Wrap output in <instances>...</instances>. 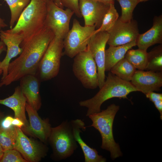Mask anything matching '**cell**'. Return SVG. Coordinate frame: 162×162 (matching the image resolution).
Returning <instances> with one entry per match:
<instances>
[{
	"mask_svg": "<svg viewBox=\"0 0 162 162\" xmlns=\"http://www.w3.org/2000/svg\"><path fill=\"white\" fill-rule=\"evenodd\" d=\"M54 37L53 32L44 26L27 40L22 42V52L9 63L8 74L1 80L0 88L19 81L26 75H36L40 60Z\"/></svg>",
	"mask_w": 162,
	"mask_h": 162,
	"instance_id": "cell-1",
	"label": "cell"
},
{
	"mask_svg": "<svg viewBox=\"0 0 162 162\" xmlns=\"http://www.w3.org/2000/svg\"><path fill=\"white\" fill-rule=\"evenodd\" d=\"M100 89L92 98L79 102L80 106L87 108L86 115L87 116L100 112L102 104L109 99L114 98L127 99L130 93L138 91L130 82L123 80L110 72Z\"/></svg>",
	"mask_w": 162,
	"mask_h": 162,
	"instance_id": "cell-2",
	"label": "cell"
},
{
	"mask_svg": "<svg viewBox=\"0 0 162 162\" xmlns=\"http://www.w3.org/2000/svg\"><path fill=\"white\" fill-rule=\"evenodd\" d=\"M47 13L46 0H31L15 25L8 30L21 33L23 37L22 42L26 41L44 26Z\"/></svg>",
	"mask_w": 162,
	"mask_h": 162,
	"instance_id": "cell-3",
	"label": "cell"
},
{
	"mask_svg": "<svg viewBox=\"0 0 162 162\" xmlns=\"http://www.w3.org/2000/svg\"><path fill=\"white\" fill-rule=\"evenodd\" d=\"M119 109L118 106L112 104L106 109L88 116L92 122L88 127H93L100 132L102 140L101 148L110 152L112 159L122 155L119 145L114 140L112 129L115 117Z\"/></svg>",
	"mask_w": 162,
	"mask_h": 162,
	"instance_id": "cell-4",
	"label": "cell"
},
{
	"mask_svg": "<svg viewBox=\"0 0 162 162\" xmlns=\"http://www.w3.org/2000/svg\"><path fill=\"white\" fill-rule=\"evenodd\" d=\"M48 142L54 159L61 160L71 156L78 146L71 121L66 120L57 126L52 127Z\"/></svg>",
	"mask_w": 162,
	"mask_h": 162,
	"instance_id": "cell-5",
	"label": "cell"
},
{
	"mask_svg": "<svg viewBox=\"0 0 162 162\" xmlns=\"http://www.w3.org/2000/svg\"><path fill=\"white\" fill-rule=\"evenodd\" d=\"M63 39L55 36L40 62L36 75L40 81L50 80L59 72L63 55Z\"/></svg>",
	"mask_w": 162,
	"mask_h": 162,
	"instance_id": "cell-6",
	"label": "cell"
},
{
	"mask_svg": "<svg viewBox=\"0 0 162 162\" xmlns=\"http://www.w3.org/2000/svg\"><path fill=\"white\" fill-rule=\"evenodd\" d=\"M95 28L94 26H82L77 19H74L72 28L63 39L64 51L63 55L73 58L86 50Z\"/></svg>",
	"mask_w": 162,
	"mask_h": 162,
	"instance_id": "cell-7",
	"label": "cell"
},
{
	"mask_svg": "<svg viewBox=\"0 0 162 162\" xmlns=\"http://www.w3.org/2000/svg\"><path fill=\"white\" fill-rule=\"evenodd\" d=\"M73 71L85 88L94 89L98 87L97 68L88 46L87 49L74 57Z\"/></svg>",
	"mask_w": 162,
	"mask_h": 162,
	"instance_id": "cell-8",
	"label": "cell"
},
{
	"mask_svg": "<svg viewBox=\"0 0 162 162\" xmlns=\"http://www.w3.org/2000/svg\"><path fill=\"white\" fill-rule=\"evenodd\" d=\"M47 13L45 26L50 29L55 36L64 39L69 30L70 20L74 12L67 8L64 10L52 1L47 0Z\"/></svg>",
	"mask_w": 162,
	"mask_h": 162,
	"instance_id": "cell-9",
	"label": "cell"
},
{
	"mask_svg": "<svg viewBox=\"0 0 162 162\" xmlns=\"http://www.w3.org/2000/svg\"><path fill=\"white\" fill-rule=\"evenodd\" d=\"M16 137L14 149L27 162H38L45 156L48 148L44 144L28 137L20 128L15 127Z\"/></svg>",
	"mask_w": 162,
	"mask_h": 162,
	"instance_id": "cell-10",
	"label": "cell"
},
{
	"mask_svg": "<svg viewBox=\"0 0 162 162\" xmlns=\"http://www.w3.org/2000/svg\"><path fill=\"white\" fill-rule=\"evenodd\" d=\"M107 32L109 37L107 44L109 46L123 45L136 40L140 34L136 21L132 19L124 22L119 18Z\"/></svg>",
	"mask_w": 162,
	"mask_h": 162,
	"instance_id": "cell-11",
	"label": "cell"
},
{
	"mask_svg": "<svg viewBox=\"0 0 162 162\" xmlns=\"http://www.w3.org/2000/svg\"><path fill=\"white\" fill-rule=\"evenodd\" d=\"M109 34L106 32H100L92 34L88 47L97 65L98 87L100 88L105 81V51Z\"/></svg>",
	"mask_w": 162,
	"mask_h": 162,
	"instance_id": "cell-12",
	"label": "cell"
},
{
	"mask_svg": "<svg viewBox=\"0 0 162 162\" xmlns=\"http://www.w3.org/2000/svg\"><path fill=\"white\" fill-rule=\"evenodd\" d=\"M110 4L94 0H79L80 10L84 18L85 26H94L99 28Z\"/></svg>",
	"mask_w": 162,
	"mask_h": 162,
	"instance_id": "cell-13",
	"label": "cell"
},
{
	"mask_svg": "<svg viewBox=\"0 0 162 162\" xmlns=\"http://www.w3.org/2000/svg\"><path fill=\"white\" fill-rule=\"evenodd\" d=\"M26 110L29 118V124L22 130L27 134L38 138L45 143L48 142L52 127L48 118L42 119L39 116L37 111L27 103Z\"/></svg>",
	"mask_w": 162,
	"mask_h": 162,
	"instance_id": "cell-14",
	"label": "cell"
},
{
	"mask_svg": "<svg viewBox=\"0 0 162 162\" xmlns=\"http://www.w3.org/2000/svg\"><path fill=\"white\" fill-rule=\"evenodd\" d=\"M0 39L5 45L7 53L4 59L1 62L0 68L3 71L1 80L7 75L8 68L11 60L22 52L20 45L23 40L22 34L20 33H13L6 30H0Z\"/></svg>",
	"mask_w": 162,
	"mask_h": 162,
	"instance_id": "cell-15",
	"label": "cell"
},
{
	"mask_svg": "<svg viewBox=\"0 0 162 162\" xmlns=\"http://www.w3.org/2000/svg\"><path fill=\"white\" fill-rule=\"evenodd\" d=\"M130 82L138 91L145 94L159 91L162 86V72L136 70Z\"/></svg>",
	"mask_w": 162,
	"mask_h": 162,
	"instance_id": "cell-16",
	"label": "cell"
},
{
	"mask_svg": "<svg viewBox=\"0 0 162 162\" xmlns=\"http://www.w3.org/2000/svg\"><path fill=\"white\" fill-rule=\"evenodd\" d=\"M19 81V86L26 103L38 111L42 104L40 92V81L36 75L32 74L26 75Z\"/></svg>",
	"mask_w": 162,
	"mask_h": 162,
	"instance_id": "cell-17",
	"label": "cell"
},
{
	"mask_svg": "<svg viewBox=\"0 0 162 162\" xmlns=\"http://www.w3.org/2000/svg\"><path fill=\"white\" fill-rule=\"evenodd\" d=\"M138 48L147 50L155 44L162 43V16H155L152 28L146 32L139 34L136 40Z\"/></svg>",
	"mask_w": 162,
	"mask_h": 162,
	"instance_id": "cell-18",
	"label": "cell"
},
{
	"mask_svg": "<svg viewBox=\"0 0 162 162\" xmlns=\"http://www.w3.org/2000/svg\"><path fill=\"white\" fill-rule=\"evenodd\" d=\"M26 99L22 93L19 86L14 89L13 94L8 98L0 99V104L11 109L14 112V118L20 119L24 124L21 129L26 128L28 125L25 114Z\"/></svg>",
	"mask_w": 162,
	"mask_h": 162,
	"instance_id": "cell-19",
	"label": "cell"
},
{
	"mask_svg": "<svg viewBox=\"0 0 162 162\" xmlns=\"http://www.w3.org/2000/svg\"><path fill=\"white\" fill-rule=\"evenodd\" d=\"M76 140L80 146L83 152L85 162H105L106 159L98 154L97 150L89 146L82 139L80 134L86 130L84 122L77 119L71 121Z\"/></svg>",
	"mask_w": 162,
	"mask_h": 162,
	"instance_id": "cell-20",
	"label": "cell"
},
{
	"mask_svg": "<svg viewBox=\"0 0 162 162\" xmlns=\"http://www.w3.org/2000/svg\"><path fill=\"white\" fill-rule=\"evenodd\" d=\"M136 45V40H134L123 45L110 46L105 51V71H110L114 65L124 58L128 50Z\"/></svg>",
	"mask_w": 162,
	"mask_h": 162,
	"instance_id": "cell-21",
	"label": "cell"
},
{
	"mask_svg": "<svg viewBox=\"0 0 162 162\" xmlns=\"http://www.w3.org/2000/svg\"><path fill=\"white\" fill-rule=\"evenodd\" d=\"M136 69L125 58L114 65L110 71L120 79L130 82Z\"/></svg>",
	"mask_w": 162,
	"mask_h": 162,
	"instance_id": "cell-22",
	"label": "cell"
},
{
	"mask_svg": "<svg viewBox=\"0 0 162 162\" xmlns=\"http://www.w3.org/2000/svg\"><path fill=\"white\" fill-rule=\"evenodd\" d=\"M147 55L146 50L138 48L128 50L125 55L124 58L136 69L144 70L146 65Z\"/></svg>",
	"mask_w": 162,
	"mask_h": 162,
	"instance_id": "cell-23",
	"label": "cell"
},
{
	"mask_svg": "<svg viewBox=\"0 0 162 162\" xmlns=\"http://www.w3.org/2000/svg\"><path fill=\"white\" fill-rule=\"evenodd\" d=\"M145 70L162 72V45L153 48L148 52Z\"/></svg>",
	"mask_w": 162,
	"mask_h": 162,
	"instance_id": "cell-24",
	"label": "cell"
},
{
	"mask_svg": "<svg viewBox=\"0 0 162 162\" xmlns=\"http://www.w3.org/2000/svg\"><path fill=\"white\" fill-rule=\"evenodd\" d=\"M16 134L15 126L4 128L0 126V144L4 151L14 149Z\"/></svg>",
	"mask_w": 162,
	"mask_h": 162,
	"instance_id": "cell-25",
	"label": "cell"
},
{
	"mask_svg": "<svg viewBox=\"0 0 162 162\" xmlns=\"http://www.w3.org/2000/svg\"><path fill=\"white\" fill-rule=\"evenodd\" d=\"M8 5L11 13L10 22V28L17 22L24 9L28 6L31 0H4Z\"/></svg>",
	"mask_w": 162,
	"mask_h": 162,
	"instance_id": "cell-26",
	"label": "cell"
},
{
	"mask_svg": "<svg viewBox=\"0 0 162 162\" xmlns=\"http://www.w3.org/2000/svg\"><path fill=\"white\" fill-rule=\"evenodd\" d=\"M118 17V14L114 4H110L109 9L104 17L100 27L95 30L92 34L100 32H107L113 26Z\"/></svg>",
	"mask_w": 162,
	"mask_h": 162,
	"instance_id": "cell-27",
	"label": "cell"
},
{
	"mask_svg": "<svg viewBox=\"0 0 162 162\" xmlns=\"http://www.w3.org/2000/svg\"><path fill=\"white\" fill-rule=\"evenodd\" d=\"M120 4L122 9V15L119 20L122 22H128L133 19V12L139 0H116Z\"/></svg>",
	"mask_w": 162,
	"mask_h": 162,
	"instance_id": "cell-28",
	"label": "cell"
},
{
	"mask_svg": "<svg viewBox=\"0 0 162 162\" xmlns=\"http://www.w3.org/2000/svg\"><path fill=\"white\" fill-rule=\"evenodd\" d=\"M0 162H27L20 153L15 149L4 151Z\"/></svg>",
	"mask_w": 162,
	"mask_h": 162,
	"instance_id": "cell-29",
	"label": "cell"
},
{
	"mask_svg": "<svg viewBox=\"0 0 162 162\" xmlns=\"http://www.w3.org/2000/svg\"><path fill=\"white\" fill-rule=\"evenodd\" d=\"M64 7L72 10L78 17H82L79 6V0H60Z\"/></svg>",
	"mask_w": 162,
	"mask_h": 162,
	"instance_id": "cell-30",
	"label": "cell"
},
{
	"mask_svg": "<svg viewBox=\"0 0 162 162\" xmlns=\"http://www.w3.org/2000/svg\"><path fill=\"white\" fill-rule=\"evenodd\" d=\"M145 94L146 97L153 103L156 100H162V94L161 93H158L154 92H151Z\"/></svg>",
	"mask_w": 162,
	"mask_h": 162,
	"instance_id": "cell-31",
	"label": "cell"
},
{
	"mask_svg": "<svg viewBox=\"0 0 162 162\" xmlns=\"http://www.w3.org/2000/svg\"><path fill=\"white\" fill-rule=\"evenodd\" d=\"M14 118L10 116H8L4 117L2 122L1 126L4 128H8L13 126L12 122Z\"/></svg>",
	"mask_w": 162,
	"mask_h": 162,
	"instance_id": "cell-32",
	"label": "cell"
},
{
	"mask_svg": "<svg viewBox=\"0 0 162 162\" xmlns=\"http://www.w3.org/2000/svg\"><path fill=\"white\" fill-rule=\"evenodd\" d=\"M12 125L18 127L21 129L24 126V124L22 121L17 118H14L12 122Z\"/></svg>",
	"mask_w": 162,
	"mask_h": 162,
	"instance_id": "cell-33",
	"label": "cell"
},
{
	"mask_svg": "<svg viewBox=\"0 0 162 162\" xmlns=\"http://www.w3.org/2000/svg\"><path fill=\"white\" fill-rule=\"evenodd\" d=\"M155 107L160 114V118L162 119V100H156L153 102Z\"/></svg>",
	"mask_w": 162,
	"mask_h": 162,
	"instance_id": "cell-34",
	"label": "cell"
},
{
	"mask_svg": "<svg viewBox=\"0 0 162 162\" xmlns=\"http://www.w3.org/2000/svg\"><path fill=\"white\" fill-rule=\"evenodd\" d=\"M7 48L5 44L2 41L0 40V55L3 52L6 51ZM1 62L0 61V63ZM2 70L0 68V75L2 74Z\"/></svg>",
	"mask_w": 162,
	"mask_h": 162,
	"instance_id": "cell-35",
	"label": "cell"
},
{
	"mask_svg": "<svg viewBox=\"0 0 162 162\" xmlns=\"http://www.w3.org/2000/svg\"><path fill=\"white\" fill-rule=\"evenodd\" d=\"M107 4H114L115 0H94Z\"/></svg>",
	"mask_w": 162,
	"mask_h": 162,
	"instance_id": "cell-36",
	"label": "cell"
},
{
	"mask_svg": "<svg viewBox=\"0 0 162 162\" xmlns=\"http://www.w3.org/2000/svg\"><path fill=\"white\" fill-rule=\"evenodd\" d=\"M8 26L4 21V20L0 17V30L2 28H4Z\"/></svg>",
	"mask_w": 162,
	"mask_h": 162,
	"instance_id": "cell-37",
	"label": "cell"
},
{
	"mask_svg": "<svg viewBox=\"0 0 162 162\" xmlns=\"http://www.w3.org/2000/svg\"><path fill=\"white\" fill-rule=\"evenodd\" d=\"M52 1L57 6L62 8H64V6L62 4L60 0H50Z\"/></svg>",
	"mask_w": 162,
	"mask_h": 162,
	"instance_id": "cell-38",
	"label": "cell"
},
{
	"mask_svg": "<svg viewBox=\"0 0 162 162\" xmlns=\"http://www.w3.org/2000/svg\"><path fill=\"white\" fill-rule=\"evenodd\" d=\"M5 117L4 113L0 109V126L2 121Z\"/></svg>",
	"mask_w": 162,
	"mask_h": 162,
	"instance_id": "cell-39",
	"label": "cell"
},
{
	"mask_svg": "<svg viewBox=\"0 0 162 162\" xmlns=\"http://www.w3.org/2000/svg\"><path fill=\"white\" fill-rule=\"evenodd\" d=\"M4 152V150L0 144V161L2 157Z\"/></svg>",
	"mask_w": 162,
	"mask_h": 162,
	"instance_id": "cell-40",
	"label": "cell"
},
{
	"mask_svg": "<svg viewBox=\"0 0 162 162\" xmlns=\"http://www.w3.org/2000/svg\"><path fill=\"white\" fill-rule=\"evenodd\" d=\"M139 0L140 1V2H144L146 1H147L149 0Z\"/></svg>",
	"mask_w": 162,
	"mask_h": 162,
	"instance_id": "cell-41",
	"label": "cell"
}]
</instances>
